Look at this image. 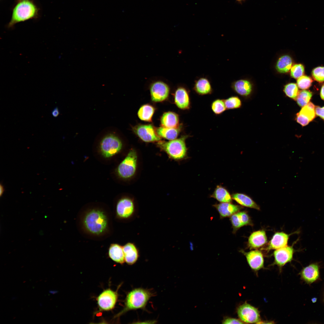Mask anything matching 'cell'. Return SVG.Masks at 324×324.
I'll return each mask as SVG.
<instances>
[{"instance_id":"26","label":"cell","mask_w":324,"mask_h":324,"mask_svg":"<svg viewBox=\"0 0 324 324\" xmlns=\"http://www.w3.org/2000/svg\"><path fill=\"white\" fill-rule=\"evenodd\" d=\"M180 126L177 128H170L160 127L156 130L158 134L160 137L167 140H172L176 139L181 130Z\"/></svg>"},{"instance_id":"16","label":"cell","mask_w":324,"mask_h":324,"mask_svg":"<svg viewBox=\"0 0 324 324\" xmlns=\"http://www.w3.org/2000/svg\"><path fill=\"white\" fill-rule=\"evenodd\" d=\"M267 242L266 232L261 230L252 232L248 239L247 246L250 250L258 249L265 245Z\"/></svg>"},{"instance_id":"8","label":"cell","mask_w":324,"mask_h":324,"mask_svg":"<svg viewBox=\"0 0 324 324\" xmlns=\"http://www.w3.org/2000/svg\"><path fill=\"white\" fill-rule=\"evenodd\" d=\"M237 313L240 320L245 323H259L261 321L258 309L247 303L245 302L239 306Z\"/></svg>"},{"instance_id":"46","label":"cell","mask_w":324,"mask_h":324,"mask_svg":"<svg viewBox=\"0 0 324 324\" xmlns=\"http://www.w3.org/2000/svg\"><path fill=\"white\" fill-rule=\"evenodd\" d=\"M236 0L238 1V2H241V1H243L244 0Z\"/></svg>"},{"instance_id":"43","label":"cell","mask_w":324,"mask_h":324,"mask_svg":"<svg viewBox=\"0 0 324 324\" xmlns=\"http://www.w3.org/2000/svg\"><path fill=\"white\" fill-rule=\"evenodd\" d=\"M0 196H1L2 195L4 190L3 186L1 184H0Z\"/></svg>"},{"instance_id":"11","label":"cell","mask_w":324,"mask_h":324,"mask_svg":"<svg viewBox=\"0 0 324 324\" xmlns=\"http://www.w3.org/2000/svg\"><path fill=\"white\" fill-rule=\"evenodd\" d=\"M118 298L117 293L109 289L103 291L98 298V303L100 309L109 310L115 307Z\"/></svg>"},{"instance_id":"21","label":"cell","mask_w":324,"mask_h":324,"mask_svg":"<svg viewBox=\"0 0 324 324\" xmlns=\"http://www.w3.org/2000/svg\"><path fill=\"white\" fill-rule=\"evenodd\" d=\"M232 87L237 94L242 96H247L251 93L252 86L248 81L240 80L232 83Z\"/></svg>"},{"instance_id":"45","label":"cell","mask_w":324,"mask_h":324,"mask_svg":"<svg viewBox=\"0 0 324 324\" xmlns=\"http://www.w3.org/2000/svg\"><path fill=\"white\" fill-rule=\"evenodd\" d=\"M16 298V297H13L12 298V300H14V299H15Z\"/></svg>"},{"instance_id":"3","label":"cell","mask_w":324,"mask_h":324,"mask_svg":"<svg viewBox=\"0 0 324 324\" xmlns=\"http://www.w3.org/2000/svg\"><path fill=\"white\" fill-rule=\"evenodd\" d=\"M153 295L150 291L142 288H136L132 290L128 294L125 307L118 315L130 310L144 308Z\"/></svg>"},{"instance_id":"39","label":"cell","mask_w":324,"mask_h":324,"mask_svg":"<svg viewBox=\"0 0 324 324\" xmlns=\"http://www.w3.org/2000/svg\"><path fill=\"white\" fill-rule=\"evenodd\" d=\"M242 322L241 320L236 318H228L224 320L222 323L226 324L244 323Z\"/></svg>"},{"instance_id":"47","label":"cell","mask_w":324,"mask_h":324,"mask_svg":"<svg viewBox=\"0 0 324 324\" xmlns=\"http://www.w3.org/2000/svg\"><path fill=\"white\" fill-rule=\"evenodd\" d=\"M39 304H40V306H42V304H41V303H40Z\"/></svg>"},{"instance_id":"30","label":"cell","mask_w":324,"mask_h":324,"mask_svg":"<svg viewBox=\"0 0 324 324\" xmlns=\"http://www.w3.org/2000/svg\"><path fill=\"white\" fill-rule=\"evenodd\" d=\"M312 96V93L310 92L303 90L299 92L295 100L298 105L302 107L309 103Z\"/></svg>"},{"instance_id":"15","label":"cell","mask_w":324,"mask_h":324,"mask_svg":"<svg viewBox=\"0 0 324 324\" xmlns=\"http://www.w3.org/2000/svg\"><path fill=\"white\" fill-rule=\"evenodd\" d=\"M315 106L311 102L302 107L296 115L297 122L303 126L308 125L315 118Z\"/></svg>"},{"instance_id":"25","label":"cell","mask_w":324,"mask_h":324,"mask_svg":"<svg viewBox=\"0 0 324 324\" xmlns=\"http://www.w3.org/2000/svg\"><path fill=\"white\" fill-rule=\"evenodd\" d=\"M108 254L110 258L116 262L122 264L125 262L123 246L118 244H111L109 249Z\"/></svg>"},{"instance_id":"42","label":"cell","mask_w":324,"mask_h":324,"mask_svg":"<svg viewBox=\"0 0 324 324\" xmlns=\"http://www.w3.org/2000/svg\"><path fill=\"white\" fill-rule=\"evenodd\" d=\"M320 96L321 98L324 100V85L322 86L321 88L320 92Z\"/></svg>"},{"instance_id":"10","label":"cell","mask_w":324,"mask_h":324,"mask_svg":"<svg viewBox=\"0 0 324 324\" xmlns=\"http://www.w3.org/2000/svg\"><path fill=\"white\" fill-rule=\"evenodd\" d=\"M133 130L140 138L144 142H150L160 140V137L151 124L137 125L134 128Z\"/></svg>"},{"instance_id":"17","label":"cell","mask_w":324,"mask_h":324,"mask_svg":"<svg viewBox=\"0 0 324 324\" xmlns=\"http://www.w3.org/2000/svg\"><path fill=\"white\" fill-rule=\"evenodd\" d=\"M290 235L284 232H275L268 244L266 247L265 248V250L269 251L271 250H275L286 246Z\"/></svg>"},{"instance_id":"19","label":"cell","mask_w":324,"mask_h":324,"mask_svg":"<svg viewBox=\"0 0 324 324\" xmlns=\"http://www.w3.org/2000/svg\"><path fill=\"white\" fill-rule=\"evenodd\" d=\"M123 248L125 262L130 265L136 262L139 257V251L136 244L128 242L123 246Z\"/></svg>"},{"instance_id":"33","label":"cell","mask_w":324,"mask_h":324,"mask_svg":"<svg viewBox=\"0 0 324 324\" xmlns=\"http://www.w3.org/2000/svg\"><path fill=\"white\" fill-rule=\"evenodd\" d=\"M224 103L227 109H232L240 108L242 105L240 99L236 96H232L224 100Z\"/></svg>"},{"instance_id":"24","label":"cell","mask_w":324,"mask_h":324,"mask_svg":"<svg viewBox=\"0 0 324 324\" xmlns=\"http://www.w3.org/2000/svg\"><path fill=\"white\" fill-rule=\"evenodd\" d=\"M232 197L238 204L241 206L249 208L260 210V208L250 197L242 193H236L233 194Z\"/></svg>"},{"instance_id":"44","label":"cell","mask_w":324,"mask_h":324,"mask_svg":"<svg viewBox=\"0 0 324 324\" xmlns=\"http://www.w3.org/2000/svg\"><path fill=\"white\" fill-rule=\"evenodd\" d=\"M49 293L51 294L54 295L58 292V291L54 290H50L49 291Z\"/></svg>"},{"instance_id":"40","label":"cell","mask_w":324,"mask_h":324,"mask_svg":"<svg viewBox=\"0 0 324 324\" xmlns=\"http://www.w3.org/2000/svg\"><path fill=\"white\" fill-rule=\"evenodd\" d=\"M315 110L316 115L324 120V106L321 107L316 106H315Z\"/></svg>"},{"instance_id":"34","label":"cell","mask_w":324,"mask_h":324,"mask_svg":"<svg viewBox=\"0 0 324 324\" xmlns=\"http://www.w3.org/2000/svg\"><path fill=\"white\" fill-rule=\"evenodd\" d=\"M313 80L310 77L303 76L300 77L297 80V84L299 88L305 89L309 88L311 85Z\"/></svg>"},{"instance_id":"41","label":"cell","mask_w":324,"mask_h":324,"mask_svg":"<svg viewBox=\"0 0 324 324\" xmlns=\"http://www.w3.org/2000/svg\"><path fill=\"white\" fill-rule=\"evenodd\" d=\"M52 114L55 117H57L59 114V110L57 107H55L52 111Z\"/></svg>"},{"instance_id":"14","label":"cell","mask_w":324,"mask_h":324,"mask_svg":"<svg viewBox=\"0 0 324 324\" xmlns=\"http://www.w3.org/2000/svg\"><path fill=\"white\" fill-rule=\"evenodd\" d=\"M299 274L301 279L305 283L311 284L320 278L319 266L317 263L310 264L304 268Z\"/></svg>"},{"instance_id":"22","label":"cell","mask_w":324,"mask_h":324,"mask_svg":"<svg viewBox=\"0 0 324 324\" xmlns=\"http://www.w3.org/2000/svg\"><path fill=\"white\" fill-rule=\"evenodd\" d=\"M162 127L170 128L179 127V119L178 115L175 113L168 112L164 113L160 119Z\"/></svg>"},{"instance_id":"20","label":"cell","mask_w":324,"mask_h":324,"mask_svg":"<svg viewBox=\"0 0 324 324\" xmlns=\"http://www.w3.org/2000/svg\"><path fill=\"white\" fill-rule=\"evenodd\" d=\"M213 206L217 209L221 218L230 217L242 208L241 206L230 202H221Z\"/></svg>"},{"instance_id":"29","label":"cell","mask_w":324,"mask_h":324,"mask_svg":"<svg viewBox=\"0 0 324 324\" xmlns=\"http://www.w3.org/2000/svg\"><path fill=\"white\" fill-rule=\"evenodd\" d=\"M154 111L153 106L149 104L142 106L138 112V116L141 120L147 122H151Z\"/></svg>"},{"instance_id":"5","label":"cell","mask_w":324,"mask_h":324,"mask_svg":"<svg viewBox=\"0 0 324 324\" xmlns=\"http://www.w3.org/2000/svg\"><path fill=\"white\" fill-rule=\"evenodd\" d=\"M138 208L134 200L129 197L121 198L118 201L116 209L117 217L125 221L134 220L138 216Z\"/></svg>"},{"instance_id":"31","label":"cell","mask_w":324,"mask_h":324,"mask_svg":"<svg viewBox=\"0 0 324 324\" xmlns=\"http://www.w3.org/2000/svg\"><path fill=\"white\" fill-rule=\"evenodd\" d=\"M284 91L287 96L294 100H296L299 92L297 85L293 83L285 85Z\"/></svg>"},{"instance_id":"4","label":"cell","mask_w":324,"mask_h":324,"mask_svg":"<svg viewBox=\"0 0 324 324\" xmlns=\"http://www.w3.org/2000/svg\"><path fill=\"white\" fill-rule=\"evenodd\" d=\"M188 136V135H185L179 138L167 142L160 140L158 141L157 145L170 158L175 160H179L184 158L186 155L187 148L185 140Z\"/></svg>"},{"instance_id":"2","label":"cell","mask_w":324,"mask_h":324,"mask_svg":"<svg viewBox=\"0 0 324 324\" xmlns=\"http://www.w3.org/2000/svg\"><path fill=\"white\" fill-rule=\"evenodd\" d=\"M83 222L87 230L96 235L104 232L108 226L106 216L104 212L98 209H93L88 212L84 216Z\"/></svg>"},{"instance_id":"6","label":"cell","mask_w":324,"mask_h":324,"mask_svg":"<svg viewBox=\"0 0 324 324\" xmlns=\"http://www.w3.org/2000/svg\"><path fill=\"white\" fill-rule=\"evenodd\" d=\"M137 160L136 151L134 149H131L118 166L117 172L118 176L125 179L133 177L136 171Z\"/></svg>"},{"instance_id":"1","label":"cell","mask_w":324,"mask_h":324,"mask_svg":"<svg viewBox=\"0 0 324 324\" xmlns=\"http://www.w3.org/2000/svg\"><path fill=\"white\" fill-rule=\"evenodd\" d=\"M39 12V8L33 0H16L8 27L12 28L18 23L37 18Z\"/></svg>"},{"instance_id":"37","label":"cell","mask_w":324,"mask_h":324,"mask_svg":"<svg viewBox=\"0 0 324 324\" xmlns=\"http://www.w3.org/2000/svg\"><path fill=\"white\" fill-rule=\"evenodd\" d=\"M238 214L243 226H253V224L252 221L247 212L246 211H239L238 212Z\"/></svg>"},{"instance_id":"27","label":"cell","mask_w":324,"mask_h":324,"mask_svg":"<svg viewBox=\"0 0 324 324\" xmlns=\"http://www.w3.org/2000/svg\"><path fill=\"white\" fill-rule=\"evenodd\" d=\"M211 197L221 202H230L232 197L227 190L221 185H218Z\"/></svg>"},{"instance_id":"13","label":"cell","mask_w":324,"mask_h":324,"mask_svg":"<svg viewBox=\"0 0 324 324\" xmlns=\"http://www.w3.org/2000/svg\"><path fill=\"white\" fill-rule=\"evenodd\" d=\"M240 252L245 256L248 265L252 270L256 272L264 268V259L261 251L255 249L247 252L241 250Z\"/></svg>"},{"instance_id":"9","label":"cell","mask_w":324,"mask_h":324,"mask_svg":"<svg viewBox=\"0 0 324 324\" xmlns=\"http://www.w3.org/2000/svg\"><path fill=\"white\" fill-rule=\"evenodd\" d=\"M293 244L291 246L287 245L275 250L274 252V265L281 268L288 263L290 262L293 259L295 250Z\"/></svg>"},{"instance_id":"28","label":"cell","mask_w":324,"mask_h":324,"mask_svg":"<svg viewBox=\"0 0 324 324\" xmlns=\"http://www.w3.org/2000/svg\"><path fill=\"white\" fill-rule=\"evenodd\" d=\"M292 60L288 55L281 56L277 62L276 68L279 73H284L289 70L292 65Z\"/></svg>"},{"instance_id":"36","label":"cell","mask_w":324,"mask_h":324,"mask_svg":"<svg viewBox=\"0 0 324 324\" xmlns=\"http://www.w3.org/2000/svg\"><path fill=\"white\" fill-rule=\"evenodd\" d=\"M314 79L319 82L324 81V67H318L314 68L312 71Z\"/></svg>"},{"instance_id":"32","label":"cell","mask_w":324,"mask_h":324,"mask_svg":"<svg viewBox=\"0 0 324 324\" xmlns=\"http://www.w3.org/2000/svg\"><path fill=\"white\" fill-rule=\"evenodd\" d=\"M212 110L216 115H220L226 109L224 100L217 99L214 100L211 105Z\"/></svg>"},{"instance_id":"23","label":"cell","mask_w":324,"mask_h":324,"mask_svg":"<svg viewBox=\"0 0 324 324\" xmlns=\"http://www.w3.org/2000/svg\"><path fill=\"white\" fill-rule=\"evenodd\" d=\"M193 89L200 95L210 94L212 91L210 81L205 77L200 78L195 81Z\"/></svg>"},{"instance_id":"12","label":"cell","mask_w":324,"mask_h":324,"mask_svg":"<svg viewBox=\"0 0 324 324\" xmlns=\"http://www.w3.org/2000/svg\"><path fill=\"white\" fill-rule=\"evenodd\" d=\"M150 92L152 100L155 102L163 101L168 97L170 92L168 85L163 82L158 81L151 85Z\"/></svg>"},{"instance_id":"7","label":"cell","mask_w":324,"mask_h":324,"mask_svg":"<svg viewBox=\"0 0 324 324\" xmlns=\"http://www.w3.org/2000/svg\"><path fill=\"white\" fill-rule=\"evenodd\" d=\"M120 139L113 134H108L102 140L100 148L102 154L105 158H109L118 153L122 148Z\"/></svg>"},{"instance_id":"35","label":"cell","mask_w":324,"mask_h":324,"mask_svg":"<svg viewBox=\"0 0 324 324\" xmlns=\"http://www.w3.org/2000/svg\"><path fill=\"white\" fill-rule=\"evenodd\" d=\"M304 73V67L301 64H295L291 68V75L292 77L295 79H298L301 77Z\"/></svg>"},{"instance_id":"18","label":"cell","mask_w":324,"mask_h":324,"mask_svg":"<svg viewBox=\"0 0 324 324\" xmlns=\"http://www.w3.org/2000/svg\"><path fill=\"white\" fill-rule=\"evenodd\" d=\"M174 101L179 108L186 110L190 107V100L188 91L184 88L180 87L176 90L174 94Z\"/></svg>"},{"instance_id":"38","label":"cell","mask_w":324,"mask_h":324,"mask_svg":"<svg viewBox=\"0 0 324 324\" xmlns=\"http://www.w3.org/2000/svg\"><path fill=\"white\" fill-rule=\"evenodd\" d=\"M237 212L230 216V220L232 226L233 233H236L239 229L243 226Z\"/></svg>"}]
</instances>
